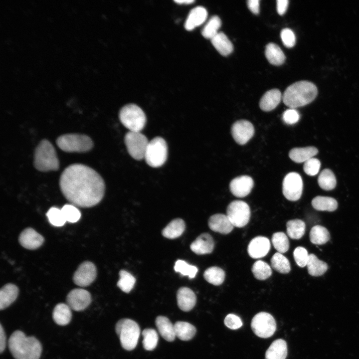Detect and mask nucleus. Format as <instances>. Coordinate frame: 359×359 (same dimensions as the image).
Returning a JSON list of instances; mask_svg holds the SVG:
<instances>
[{
  "label": "nucleus",
  "instance_id": "f257e3e1",
  "mask_svg": "<svg viewBox=\"0 0 359 359\" xmlns=\"http://www.w3.org/2000/svg\"><path fill=\"white\" fill-rule=\"evenodd\" d=\"M60 190L72 204L90 207L102 199L105 189L101 176L90 167L80 164L67 167L59 179Z\"/></svg>",
  "mask_w": 359,
  "mask_h": 359
},
{
  "label": "nucleus",
  "instance_id": "f03ea898",
  "mask_svg": "<svg viewBox=\"0 0 359 359\" xmlns=\"http://www.w3.org/2000/svg\"><path fill=\"white\" fill-rule=\"evenodd\" d=\"M9 351L15 359H39L42 346L34 337H27L21 331H14L8 342Z\"/></svg>",
  "mask_w": 359,
  "mask_h": 359
},
{
  "label": "nucleus",
  "instance_id": "7ed1b4c3",
  "mask_svg": "<svg viewBox=\"0 0 359 359\" xmlns=\"http://www.w3.org/2000/svg\"><path fill=\"white\" fill-rule=\"evenodd\" d=\"M318 94L317 87L308 81H300L288 86L282 96L284 103L294 109L312 102Z\"/></svg>",
  "mask_w": 359,
  "mask_h": 359
},
{
  "label": "nucleus",
  "instance_id": "20e7f679",
  "mask_svg": "<svg viewBox=\"0 0 359 359\" xmlns=\"http://www.w3.org/2000/svg\"><path fill=\"white\" fill-rule=\"evenodd\" d=\"M33 165L40 172L57 171L59 161L53 145L47 140L43 139L36 147L34 153Z\"/></svg>",
  "mask_w": 359,
  "mask_h": 359
},
{
  "label": "nucleus",
  "instance_id": "39448f33",
  "mask_svg": "<svg viewBox=\"0 0 359 359\" xmlns=\"http://www.w3.org/2000/svg\"><path fill=\"white\" fill-rule=\"evenodd\" d=\"M115 330L121 346L125 350L131 351L136 348L140 329L135 321L130 319H121L117 323Z\"/></svg>",
  "mask_w": 359,
  "mask_h": 359
},
{
  "label": "nucleus",
  "instance_id": "423d86ee",
  "mask_svg": "<svg viewBox=\"0 0 359 359\" xmlns=\"http://www.w3.org/2000/svg\"><path fill=\"white\" fill-rule=\"evenodd\" d=\"M57 146L69 153H84L91 150L93 142L88 136L80 134H66L61 135L56 141Z\"/></svg>",
  "mask_w": 359,
  "mask_h": 359
},
{
  "label": "nucleus",
  "instance_id": "0eeeda50",
  "mask_svg": "<svg viewBox=\"0 0 359 359\" xmlns=\"http://www.w3.org/2000/svg\"><path fill=\"white\" fill-rule=\"evenodd\" d=\"M119 119L129 131L140 132L145 127L147 118L142 109L133 104L124 106L120 111Z\"/></svg>",
  "mask_w": 359,
  "mask_h": 359
},
{
  "label": "nucleus",
  "instance_id": "6e6552de",
  "mask_svg": "<svg viewBox=\"0 0 359 359\" xmlns=\"http://www.w3.org/2000/svg\"><path fill=\"white\" fill-rule=\"evenodd\" d=\"M168 146L166 141L160 137H156L149 141L144 159L147 164L153 168L162 166L166 161Z\"/></svg>",
  "mask_w": 359,
  "mask_h": 359
},
{
  "label": "nucleus",
  "instance_id": "1a4fd4ad",
  "mask_svg": "<svg viewBox=\"0 0 359 359\" xmlns=\"http://www.w3.org/2000/svg\"><path fill=\"white\" fill-rule=\"evenodd\" d=\"M251 327L257 336L266 339L274 334L276 330V323L271 314L261 312L253 317L251 322Z\"/></svg>",
  "mask_w": 359,
  "mask_h": 359
},
{
  "label": "nucleus",
  "instance_id": "9d476101",
  "mask_svg": "<svg viewBox=\"0 0 359 359\" xmlns=\"http://www.w3.org/2000/svg\"><path fill=\"white\" fill-rule=\"evenodd\" d=\"M124 142L130 155L136 160L144 159L149 141L140 132L129 131L124 137Z\"/></svg>",
  "mask_w": 359,
  "mask_h": 359
},
{
  "label": "nucleus",
  "instance_id": "9b49d317",
  "mask_svg": "<svg viewBox=\"0 0 359 359\" xmlns=\"http://www.w3.org/2000/svg\"><path fill=\"white\" fill-rule=\"evenodd\" d=\"M226 215L234 226L244 227L250 220V207L248 204L243 201L234 200L228 205Z\"/></svg>",
  "mask_w": 359,
  "mask_h": 359
},
{
  "label": "nucleus",
  "instance_id": "f8f14e48",
  "mask_svg": "<svg viewBox=\"0 0 359 359\" xmlns=\"http://www.w3.org/2000/svg\"><path fill=\"white\" fill-rule=\"evenodd\" d=\"M303 183L301 176L295 172L288 174L282 183V192L286 199L296 201L302 195Z\"/></svg>",
  "mask_w": 359,
  "mask_h": 359
},
{
  "label": "nucleus",
  "instance_id": "ddd939ff",
  "mask_svg": "<svg viewBox=\"0 0 359 359\" xmlns=\"http://www.w3.org/2000/svg\"><path fill=\"white\" fill-rule=\"evenodd\" d=\"M97 269L95 265L91 262L85 261L82 263L75 272L73 280L74 283L80 287L89 286L96 279Z\"/></svg>",
  "mask_w": 359,
  "mask_h": 359
},
{
  "label": "nucleus",
  "instance_id": "4468645a",
  "mask_svg": "<svg viewBox=\"0 0 359 359\" xmlns=\"http://www.w3.org/2000/svg\"><path fill=\"white\" fill-rule=\"evenodd\" d=\"M90 293L82 288L71 290L67 295L66 302L71 310L81 311L87 308L91 302Z\"/></svg>",
  "mask_w": 359,
  "mask_h": 359
},
{
  "label": "nucleus",
  "instance_id": "2eb2a0df",
  "mask_svg": "<svg viewBox=\"0 0 359 359\" xmlns=\"http://www.w3.org/2000/svg\"><path fill=\"white\" fill-rule=\"evenodd\" d=\"M231 133L234 141L237 144L243 145L253 136L254 128L249 121L241 120L234 123L231 127Z\"/></svg>",
  "mask_w": 359,
  "mask_h": 359
},
{
  "label": "nucleus",
  "instance_id": "dca6fc26",
  "mask_svg": "<svg viewBox=\"0 0 359 359\" xmlns=\"http://www.w3.org/2000/svg\"><path fill=\"white\" fill-rule=\"evenodd\" d=\"M254 185L253 179L248 176H242L233 179L230 182L231 192L237 197H243L248 195Z\"/></svg>",
  "mask_w": 359,
  "mask_h": 359
},
{
  "label": "nucleus",
  "instance_id": "f3484780",
  "mask_svg": "<svg viewBox=\"0 0 359 359\" xmlns=\"http://www.w3.org/2000/svg\"><path fill=\"white\" fill-rule=\"evenodd\" d=\"M20 244L25 248L34 250L40 247L44 242L43 236L31 228L24 229L20 234Z\"/></svg>",
  "mask_w": 359,
  "mask_h": 359
},
{
  "label": "nucleus",
  "instance_id": "a211bd4d",
  "mask_svg": "<svg viewBox=\"0 0 359 359\" xmlns=\"http://www.w3.org/2000/svg\"><path fill=\"white\" fill-rule=\"evenodd\" d=\"M270 242L269 240L264 236H257L252 239L248 246L249 256L254 259L264 257L269 251Z\"/></svg>",
  "mask_w": 359,
  "mask_h": 359
},
{
  "label": "nucleus",
  "instance_id": "6ab92c4d",
  "mask_svg": "<svg viewBox=\"0 0 359 359\" xmlns=\"http://www.w3.org/2000/svg\"><path fill=\"white\" fill-rule=\"evenodd\" d=\"M208 224L212 231L223 234L229 233L234 227L227 216L221 213L211 216L208 219Z\"/></svg>",
  "mask_w": 359,
  "mask_h": 359
},
{
  "label": "nucleus",
  "instance_id": "aec40b11",
  "mask_svg": "<svg viewBox=\"0 0 359 359\" xmlns=\"http://www.w3.org/2000/svg\"><path fill=\"white\" fill-rule=\"evenodd\" d=\"M214 247L213 238L207 233L201 234L190 246L191 250L198 255L209 254L212 252Z\"/></svg>",
  "mask_w": 359,
  "mask_h": 359
},
{
  "label": "nucleus",
  "instance_id": "412c9836",
  "mask_svg": "<svg viewBox=\"0 0 359 359\" xmlns=\"http://www.w3.org/2000/svg\"><path fill=\"white\" fill-rule=\"evenodd\" d=\"M177 298L179 307L184 312L192 309L196 302V297L193 291L185 287L178 290Z\"/></svg>",
  "mask_w": 359,
  "mask_h": 359
},
{
  "label": "nucleus",
  "instance_id": "4be33fe9",
  "mask_svg": "<svg viewBox=\"0 0 359 359\" xmlns=\"http://www.w3.org/2000/svg\"><path fill=\"white\" fill-rule=\"evenodd\" d=\"M207 16L206 9L203 6H198L192 9L186 19L184 27L187 30H192L202 24Z\"/></svg>",
  "mask_w": 359,
  "mask_h": 359
},
{
  "label": "nucleus",
  "instance_id": "5701e85b",
  "mask_svg": "<svg viewBox=\"0 0 359 359\" xmlns=\"http://www.w3.org/2000/svg\"><path fill=\"white\" fill-rule=\"evenodd\" d=\"M282 99L281 93L278 89L270 90L261 98L259 102L260 108L265 112L272 111L279 105Z\"/></svg>",
  "mask_w": 359,
  "mask_h": 359
},
{
  "label": "nucleus",
  "instance_id": "b1692460",
  "mask_svg": "<svg viewBox=\"0 0 359 359\" xmlns=\"http://www.w3.org/2000/svg\"><path fill=\"white\" fill-rule=\"evenodd\" d=\"M18 287L13 284H7L0 290V309L4 310L9 306L17 298Z\"/></svg>",
  "mask_w": 359,
  "mask_h": 359
},
{
  "label": "nucleus",
  "instance_id": "393cba45",
  "mask_svg": "<svg viewBox=\"0 0 359 359\" xmlns=\"http://www.w3.org/2000/svg\"><path fill=\"white\" fill-rule=\"evenodd\" d=\"M288 354L287 343L283 339L273 341L265 353V359H285Z\"/></svg>",
  "mask_w": 359,
  "mask_h": 359
},
{
  "label": "nucleus",
  "instance_id": "a878e982",
  "mask_svg": "<svg viewBox=\"0 0 359 359\" xmlns=\"http://www.w3.org/2000/svg\"><path fill=\"white\" fill-rule=\"evenodd\" d=\"M156 325L161 336L168 342H173L176 337L174 325L170 320L162 316H159L156 319Z\"/></svg>",
  "mask_w": 359,
  "mask_h": 359
},
{
  "label": "nucleus",
  "instance_id": "bb28decb",
  "mask_svg": "<svg viewBox=\"0 0 359 359\" xmlns=\"http://www.w3.org/2000/svg\"><path fill=\"white\" fill-rule=\"evenodd\" d=\"M318 153V149L314 147L295 148L290 151L289 156L294 162L301 163L312 158Z\"/></svg>",
  "mask_w": 359,
  "mask_h": 359
},
{
  "label": "nucleus",
  "instance_id": "cd10ccee",
  "mask_svg": "<svg viewBox=\"0 0 359 359\" xmlns=\"http://www.w3.org/2000/svg\"><path fill=\"white\" fill-rule=\"evenodd\" d=\"M211 42L217 51L223 56H227L233 50V46L227 36L219 32L211 39Z\"/></svg>",
  "mask_w": 359,
  "mask_h": 359
},
{
  "label": "nucleus",
  "instance_id": "c85d7f7f",
  "mask_svg": "<svg viewBox=\"0 0 359 359\" xmlns=\"http://www.w3.org/2000/svg\"><path fill=\"white\" fill-rule=\"evenodd\" d=\"M52 317L57 325L65 326L68 324L71 320V309L67 304H58L53 311Z\"/></svg>",
  "mask_w": 359,
  "mask_h": 359
},
{
  "label": "nucleus",
  "instance_id": "c756f323",
  "mask_svg": "<svg viewBox=\"0 0 359 359\" xmlns=\"http://www.w3.org/2000/svg\"><path fill=\"white\" fill-rule=\"evenodd\" d=\"M265 54L269 62L274 65H280L285 60L283 52L279 46L274 43H269L266 46Z\"/></svg>",
  "mask_w": 359,
  "mask_h": 359
},
{
  "label": "nucleus",
  "instance_id": "7c9ffc66",
  "mask_svg": "<svg viewBox=\"0 0 359 359\" xmlns=\"http://www.w3.org/2000/svg\"><path fill=\"white\" fill-rule=\"evenodd\" d=\"M184 221L180 218H176L171 221L163 230V235L169 239H174L180 236L185 229Z\"/></svg>",
  "mask_w": 359,
  "mask_h": 359
},
{
  "label": "nucleus",
  "instance_id": "2f4dec72",
  "mask_svg": "<svg viewBox=\"0 0 359 359\" xmlns=\"http://www.w3.org/2000/svg\"><path fill=\"white\" fill-rule=\"evenodd\" d=\"M176 337L182 341H189L196 333V329L191 324L183 321H178L174 324Z\"/></svg>",
  "mask_w": 359,
  "mask_h": 359
},
{
  "label": "nucleus",
  "instance_id": "473e14b6",
  "mask_svg": "<svg viewBox=\"0 0 359 359\" xmlns=\"http://www.w3.org/2000/svg\"><path fill=\"white\" fill-rule=\"evenodd\" d=\"M306 266L309 274L313 276L322 275L328 268L326 262L319 260L313 254H309Z\"/></svg>",
  "mask_w": 359,
  "mask_h": 359
},
{
  "label": "nucleus",
  "instance_id": "72a5a7b5",
  "mask_svg": "<svg viewBox=\"0 0 359 359\" xmlns=\"http://www.w3.org/2000/svg\"><path fill=\"white\" fill-rule=\"evenodd\" d=\"M313 207L317 210L333 211L338 207L337 200L332 197L318 196L312 201Z\"/></svg>",
  "mask_w": 359,
  "mask_h": 359
},
{
  "label": "nucleus",
  "instance_id": "f704fd0d",
  "mask_svg": "<svg viewBox=\"0 0 359 359\" xmlns=\"http://www.w3.org/2000/svg\"><path fill=\"white\" fill-rule=\"evenodd\" d=\"M286 227L287 234L291 238L299 239L304 235L306 225L303 221L296 219L288 221Z\"/></svg>",
  "mask_w": 359,
  "mask_h": 359
},
{
  "label": "nucleus",
  "instance_id": "c9c22d12",
  "mask_svg": "<svg viewBox=\"0 0 359 359\" xmlns=\"http://www.w3.org/2000/svg\"><path fill=\"white\" fill-rule=\"evenodd\" d=\"M330 238V234L325 227L321 225L313 226L310 232L311 242L316 245H322L327 242Z\"/></svg>",
  "mask_w": 359,
  "mask_h": 359
},
{
  "label": "nucleus",
  "instance_id": "e433bc0d",
  "mask_svg": "<svg viewBox=\"0 0 359 359\" xmlns=\"http://www.w3.org/2000/svg\"><path fill=\"white\" fill-rule=\"evenodd\" d=\"M205 279L214 285H221L225 279V272L220 268L212 266L207 268L204 272Z\"/></svg>",
  "mask_w": 359,
  "mask_h": 359
},
{
  "label": "nucleus",
  "instance_id": "4c0bfd02",
  "mask_svg": "<svg viewBox=\"0 0 359 359\" xmlns=\"http://www.w3.org/2000/svg\"><path fill=\"white\" fill-rule=\"evenodd\" d=\"M318 182L323 189L330 190L336 185V179L333 172L329 169H324L319 176Z\"/></svg>",
  "mask_w": 359,
  "mask_h": 359
},
{
  "label": "nucleus",
  "instance_id": "58836bf2",
  "mask_svg": "<svg viewBox=\"0 0 359 359\" xmlns=\"http://www.w3.org/2000/svg\"><path fill=\"white\" fill-rule=\"evenodd\" d=\"M271 264L272 268L277 272L282 273H288L291 267L288 259L282 253H275L271 259Z\"/></svg>",
  "mask_w": 359,
  "mask_h": 359
},
{
  "label": "nucleus",
  "instance_id": "ea45409f",
  "mask_svg": "<svg viewBox=\"0 0 359 359\" xmlns=\"http://www.w3.org/2000/svg\"><path fill=\"white\" fill-rule=\"evenodd\" d=\"M221 25L220 18L217 15H213L204 26L201 34L204 37L211 39L219 32L218 30Z\"/></svg>",
  "mask_w": 359,
  "mask_h": 359
},
{
  "label": "nucleus",
  "instance_id": "a19ab883",
  "mask_svg": "<svg viewBox=\"0 0 359 359\" xmlns=\"http://www.w3.org/2000/svg\"><path fill=\"white\" fill-rule=\"evenodd\" d=\"M252 272L255 278L260 280L267 279L272 274L270 266L262 260L256 261L252 266Z\"/></svg>",
  "mask_w": 359,
  "mask_h": 359
},
{
  "label": "nucleus",
  "instance_id": "79ce46f5",
  "mask_svg": "<svg viewBox=\"0 0 359 359\" xmlns=\"http://www.w3.org/2000/svg\"><path fill=\"white\" fill-rule=\"evenodd\" d=\"M119 275L120 278L117 284V286L124 292L129 293L135 284V277L124 270L120 271Z\"/></svg>",
  "mask_w": 359,
  "mask_h": 359
},
{
  "label": "nucleus",
  "instance_id": "37998d69",
  "mask_svg": "<svg viewBox=\"0 0 359 359\" xmlns=\"http://www.w3.org/2000/svg\"><path fill=\"white\" fill-rule=\"evenodd\" d=\"M143 337V345L145 350L153 351L158 342V335L157 332L153 329H146L142 332Z\"/></svg>",
  "mask_w": 359,
  "mask_h": 359
},
{
  "label": "nucleus",
  "instance_id": "c03bdc74",
  "mask_svg": "<svg viewBox=\"0 0 359 359\" xmlns=\"http://www.w3.org/2000/svg\"><path fill=\"white\" fill-rule=\"evenodd\" d=\"M272 242L278 252L284 253L289 248V242L287 235L282 232L274 233L272 237Z\"/></svg>",
  "mask_w": 359,
  "mask_h": 359
},
{
  "label": "nucleus",
  "instance_id": "a18cd8bd",
  "mask_svg": "<svg viewBox=\"0 0 359 359\" xmlns=\"http://www.w3.org/2000/svg\"><path fill=\"white\" fill-rule=\"evenodd\" d=\"M174 269L176 272L183 276H188L189 278H194L198 271L196 266L189 265L182 260H178L176 262Z\"/></svg>",
  "mask_w": 359,
  "mask_h": 359
},
{
  "label": "nucleus",
  "instance_id": "49530a36",
  "mask_svg": "<svg viewBox=\"0 0 359 359\" xmlns=\"http://www.w3.org/2000/svg\"><path fill=\"white\" fill-rule=\"evenodd\" d=\"M46 216L50 223L55 226H62L66 221L61 209L56 207H51L47 212Z\"/></svg>",
  "mask_w": 359,
  "mask_h": 359
},
{
  "label": "nucleus",
  "instance_id": "de8ad7c7",
  "mask_svg": "<svg viewBox=\"0 0 359 359\" xmlns=\"http://www.w3.org/2000/svg\"><path fill=\"white\" fill-rule=\"evenodd\" d=\"M61 210L66 221L69 222H76L81 217L80 211L76 206L72 204L64 205Z\"/></svg>",
  "mask_w": 359,
  "mask_h": 359
},
{
  "label": "nucleus",
  "instance_id": "09e8293b",
  "mask_svg": "<svg viewBox=\"0 0 359 359\" xmlns=\"http://www.w3.org/2000/svg\"><path fill=\"white\" fill-rule=\"evenodd\" d=\"M320 167V161L316 158H312L305 162L303 169L306 174L314 176L318 173Z\"/></svg>",
  "mask_w": 359,
  "mask_h": 359
},
{
  "label": "nucleus",
  "instance_id": "8fccbe9b",
  "mask_svg": "<svg viewBox=\"0 0 359 359\" xmlns=\"http://www.w3.org/2000/svg\"><path fill=\"white\" fill-rule=\"evenodd\" d=\"M307 250L303 247H297L294 251L293 256L297 264L304 267L306 266L309 258Z\"/></svg>",
  "mask_w": 359,
  "mask_h": 359
},
{
  "label": "nucleus",
  "instance_id": "3c124183",
  "mask_svg": "<svg viewBox=\"0 0 359 359\" xmlns=\"http://www.w3.org/2000/svg\"><path fill=\"white\" fill-rule=\"evenodd\" d=\"M284 45L288 48L293 47L296 43V36L293 31L288 28L282 29L280 33Z\"/></svg>",
  "mask_w": 359,
  "mask_h": 359
},
{
  "label": "nucleus",
  "instance_id": "603ef678",
  "mask_svg": "<svg viewBox=\"0 0 359 359\" xmlns=\"http://www.w3.org/2000/svg\"><path fill=\"white\" fill-rule=\"evenodd\" d=\"M225 325L231 330H236L242 326L241 319L236 315L229 314L225 318L224 320Z\"/></svg>",
  "mask_w": 359,
  "mask_h": 359
},
{
  "label": "nucleus",
  "instance_id": "864d4df0",
  "mask_svg": "<svg viewBox=\"0 0 359 359\" xmlns=\"http://www.w3.org/2000/svg\"><path fill=\"white\" fill-rule=\"evenodd\" d=\"M283 121L289 125L296 123L300 119V114L295 109L291 108L286 110L283 114Z\"/></svg>",
  "mask_w": 359,
  "mask_h": 359
},
{
  "label": "nucleus",
  "instance_id": "5fc2aeb1",
  "mask_svg": "<svg viewBox=\"0 0 359 359\" xmlns=\"http://www.w3.org/2000/svg\"><path fill=\"white\" fill-rule=\"evenodd\" d=\"M277 10L280 15L284 14L288 6V0H277Z\"/></svg>",
  "mask_w": 359,
  "mask_h": 359
},
{
  "label": "nucleus",
  "instance_id": "6e6d98bb",
  "mask_svg": "<svg viewBox=\"0 0 359 359\" xmlns=\"http://www.w3.org/2000/svg\"><path fill=\"white\" fill-rule=\"evenodd\" d=\"M259 0H248L247 1L248 8L254 14H257L259 12Z\"/></svg>",
  "mask_w": 359,
  "mask_h": 359
},
{
  "label": "nucleus",
  "instance_id": "4d7b16f0",
  "mask_svg": "<svg viewBox=\"0 0 359 359\" xmlns=\"http://www.w3.org/2000/svg\"><path fill=\"white\" fill-rule=\"evenodd\" d=\"M6 347V336L1 325L0 326V352L1 354Z\"/></svg>",
  "mask_w": 359,
  "mask_h": 359
},
{
  "label": "nucleus",
  "instance_id": "13d9d810",
  "mask_svg": "<svg viewBox=\"0 0 359 359\" xmlns=\"http://www.w3.org/2000/svg\"><path fill=\"white\" fill-rule=\"evenodd\" d=\"M175 1L180 4H190L194 2L193 0H176Z\"/></svg>",
  "mask_w": 359,
  "mask_h": 359
}]
</instances>
